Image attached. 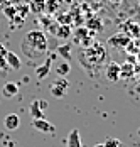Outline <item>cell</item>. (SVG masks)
I'll return each instance as SVG.
<instances>
[{"label":"cell","instance_id":"8","mask_svg":"<svg viewBox=\"0 0 140 147\" xmlns=\"http://www.w3.org/2000/svg\"><path fill=\"white\" fill-rule=\"evenodd\" d=\"M32 127H34L36 130L42 132V134H52L54 132V127H52L46 118H34V120H32Z\"/></svg>","mask_w":140,"mask_h":147},{"label":"cell","instance_id":"20","mask_svg":"<svg viewBox=\"0 0 140 147\" xmlns=\"http://www.w3.org/2000/svg\"><path fill=\"white\" fill-rule=\"evenodd\" d=\"M103 147H120V140L118 139H106V142L103 144Z\"/></svg>","mask_w":140,"mask_h":147},{"label":"cell","instance_id":"14","mask_svg":"<svg viewBox=\"0 0 140 147\" xmlns=\"http://www.w3.org/2000/svg\"><path fill=\"white\" fill-rule=\"evenodd\" d=\"M91 34L93 32H90L88 29H79L78 32H76V41L78 42H83V46L86 47V46H90L91 44Z\"/></svg>","mask_w":140,"mask_h":147},{"label":"cell","instance_id":"17","mask_svg":"<svg viewBox=\"0 0 140 147\" xmlns=\"http://www.w3.org/2000/svg\"><path fill=\"white\" fill-rule=\"evenodd\" d=\"M30 113H32V117L34 118H44V110L41 108V105H39V100H34V102L30 103Z\"/></svg>","mask_w":140,"mask_h":147},{"label":"cell","instance_id":"6","mask_svg":"<svg viewBox=\"0 0 140 147\" xmlns=\"http://www.w3.org/2000/svg\"><path fill=\"white\" fill-rule=\"evenodd\" d=\"M120 32L127 34L130 39H139L140 37V26L135 24L133 20H127L125 24L122 26V30H120Z\"/></svg>","mask_w":140,"mask_h":147},{"label":"cell","instance_id":"9","mask_svg":"<svg viewBox=\"0 0 140 147\" xmlns=\"http://www.w3.org/2000/svg\"><path fill=\"white\" fill-rule=\"evenodd\" d=\"M3 127L7 130H17L20 127V118L17 113H9L7 117L3 118Z\"/></svg>","mask_w":140,"mask_h":147},{"label":"cell","instance_id":"1","mask_svg":"<svg viewBox=\"0 0 140 147\" xmlns=\"http://www.w3.org/2000/svg\"><path fill=\"white\" fill-rule=\"evenodd\" d=\"M20 51L29 59H41L47 54V39L42 30H30L20 41Z\"/></svg>","mask_w":140,"mask_h":147},{"label":"cell","instance_id":"15","mask_svg":"<svg viewBox=\"0 0 140 147\" xmlns=\"http://www.w3.org/2000/svg\"><path fill=\"white\" fill-rule=\"evenodd\" d=\"M3 96H7V98H12V96H15L17 93H19V85L17 83H14V81H9V83H5L3 85Z\"/></svg>","mask_w":140,"mask_h":147},{"label":"cell","instance_id":"3","mask_svg":"<svg viewBox=\"0 0 140 147\" xmlns=\"http://www.w3.org/2000/svg\"><path fill=\"white\" fill-rule=\"evenodd\" d=\"M29 12L27 3H10L9 7L3 9V14L7 15V19H10V22L14 24V27H19L24 24L26 20V15Z\"/></svg>","mask_w":140,"mask_h":147},{"label":"cell","instance_id":"21","mask_svg":"<svg viewBox=\"0 0 140 147\" xmlns=\"http://www.w3.org/2000/svg\"><path fill=\"white\" fill-rule=\"evenodd\" d=\"M10 68H9V64H7V59L5 56H0V71L2 73H5V71H9Z\"/></svg>","mask_w":140,"mask_h":147},{"label":"cell","instance_id":"4","mask_svg":"<svg viewBox=\"0 0 140 147\" xmlns=\"http://www.w3.org/2000/svg\"><path fill=\"white\" fill-rule=\"evenodd\" d=\"M105 78L108 81H112V83L120 81V78H122V66L118 63H115V61H110L105 66Z\"/></svg>","mask_w":140,"mask_h":147},{"label":"cell","instance_id":"16","mask_svg":"<svg viewBox=\"0 0 140 147\" xmlns=\"http://www.w3.org/2000/svg\"><path fill=\"white\" fill-rule=\"evenodd\" d=\"M56 73L59 76H68L71 73V64L68 59H63V61H59L56 64Z\"/></svg>","mask_w":140,"mask_h":147},{"label":"cell","instance_id":"11","mask_svg":"<svg viewBox=\"0 0 140 147\" xmlns=\"http://www.w3.org/2000/svg\"><path fill=\"white\" fill-rule=\"evenodd\" d=\"M5 59H7V64H9V68L10 69H20V66H22V63H20V58L15 54V53H12V51H7L5 53Z\"/></svg>","mask_w":140,"mask_h":147},{"label":"cell","instance_id":"7","mask_svg":"<svg viewBox=\"0 0 140 147\" xmlns=\"http://www.w3.org/2000/svg\"><path fill=\"white\" fill-rule=\"evenodd\" d=\"M132 39L127 36V34H123V32H116L115 36H112L110 39H108V46H112V47H123L125 49V46L130 42Z\"/></svg>","mask_w":140,"mask_h":147},{"label":"cell","instance_id":"23","mask_svg":"<svg viewBox=\"0 0 140 147\" xmlns=\"http://www.w3.org/2000/svg\"><path fill=\"white\" fill-rule=\"evenodd\" d=\"M95 26H96L98 30H101V24H100L98 20H90V22H88V27H95Z\"/></svg>","mask_w":140,"mask_h":147},{"label":"cell","instance_id":"10","mask_svg":"<svg viewBox=\"0 0 140 147\" xmlns=\"http://www.w3.org/2000/svg\"><path fill=\"white\" fill-rule=\"evenodd\" d=\"M51 64H52V58H46V61L42 63L41 66H37V69H36V76H37L39 80L47 78V74L51 73Z\"/></svg>","mask_w":140,"mask_h":147},{"label":"cell","instance_id":"24","mask_svg":"<svg viewBox=\"0 0 140 147\" xmlns=\"http://www.w3.org/2000/svg\"><path fill=\"white\" fill-rule=\"evenodd\" d=\"M5 53H7L5 46H3V44H0V56H5Z\"/></svg>","mask_w":140,"mask_h":147},{"label":"cell","instance_id":"18","mask_svg":"<svg viewBox=\"0 0 140 147\" xmlns=\"http://www.w3.org/2000/svg\"><path fill=\"white\" fill-rule=\"evenodd\" d=\"M30 5H32V7H29V10H32V12H36V14L46 10V2H44V0H32Z\"/></svg>","mask_w":140,"mask_h":147},{"label":"cell","instance_id":"22","mask_svg":"<svg viewBox=\"0 0 140 147\" xmlns=\"http://www.w3.org/2000/svg\"><path fill=\"white\" fill-rule=\"evenodd\" d=\"M14 2H15V0H0V9L3 10L5 7H9V5H10V3H14Z\"/></svg>","mask_w":140,"mask_h":147},{"label":"cell","instance_id":"25","mask_svg":"<svg viewBox=\"0 0 140 147\" xmlns=\"http://www.w3.org/2000/svg\"><path fill=\"white\" fill-rule=\"evenodd\" d=\"M95 147H103V144H96V146H95Z\"/></svg>","mask_w":140,"mask_h":147},{"label":"cell","instance_id":"5","mask_svg":"<svg viewBox=\"0 0 140 147\" xmlns=\"http://www.w3.org/2000/svg\"><path fill=\"white\" fill-rule=\"evenodd\" d=\"M68 86H69L68 80H66L64 76H59L56 81L51 85V93H52L56 98H63V96L66 95V91H68Z\"/></svg>","mask_w":140,"mask_h":147},{"label":"cell","instance_id":"19","mask_svg":"<svg viewBox=\"0 0 140 147\" xmlns=\"http://www.w3.org/2000/svg\"><path fill=\"white\" fill-rule=\"evenodd\" d=\"M57 53L63 56V59H69V54H71V46L68 44H63L57 47Z\"/></svg>","mask_w":140,"mask_h":147},{"label":"cell","instance_id":"2","mask_svg":"<svg viewBox=\"0 0 140 147\" xmlns=\"http://www.w3.org/2000/svg\"><path fill=\"white\" fill-rule=\"evenodd\" d=\"M106 59V49L100 42H91L90 46L79 51V64H83L86 69H98Z\"/></svg>","mask_w":140,"mask_h":147},{"label":"cell","instance_id":"12","mask_svg":"<svg viewBox=\"0 0 140 147\" xmlns=\"http://www.w3.org/2000/svg\"><path fill=\"white\" fill-rule=\"evenodd\" d=\"M66 140H68L66 142L68 147H83V144H81V135H79V130L78 129H73Z\"/></svg>","mask_w":140,"mask_h":147},{"label":"cell","instance_id":"13","mask_svg":"<svg viewBox=\"0 0 140 147\" xmlns=\"http://www.w3.org/2000/svg\"><path fill=\"white\" fill-rule=\"evenodd\" d=\"M52 30H57L54 34H56L59 39H68L71 36V29L66 24H54V26H52Z\"/></svg>","mask_w":140,"mask_h":147}]
</instances>
